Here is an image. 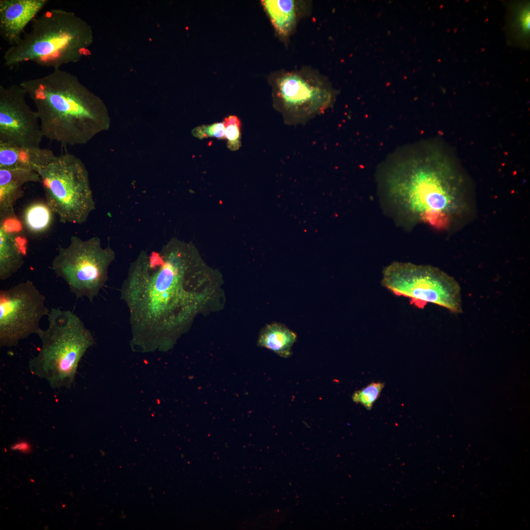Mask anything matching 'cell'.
Here are the masks:
<instances>
[{"label": "cell", "mask_w": 530, "mask_h": 530, "mask_svg": "<svg viewBox=\"0 0 530 530\" xmlns=\"http://www.w3.org/2000/svg\"><path fill=\"white\" fill-rule=\"evenodd\" d=\"M92 41L90 28L74 12L49 9L32 21L30 30L17 45L6 50L4 63L13 67L32 62L53 70L60 69L89 54L88 47Z\"/></svg>", "instance_id": "4"}, {"label": "cell", "mask_w": 530, "mask_h": 530, "mask_svg": "<svg viewBox=\"0 0 530 530\" xmlns=\"http://www.w3.org/2000/svg\"><path fill=\"white\" fill-rule=\"evenodd\" d=\"M386 194L411 224L438 229L460 223L474 209L468 181L444 153L427 149L396 165L387 176Z\"/></svg>", "instance_id": "2"}, {"label": "cell", "mask_w": 530, "mask_h": 530, "mask_svg": "<svg viewBox=\"0 0 530 530\" xmlns=\"http://www.w3.org/2000/svg\"><path fill=\"white\" fill-rule=\"evenodd\" d=\"M193 135L201 139L212 137L218 139H225L224 125L222 122H217L210 125H203L192 131Z\"/></svg>", "instance_id": "21"}, {"label": "cell", "mask_w": 530, "mask_h": 530, "mask_svg": "<svg viewBox=\"0 0 530 530\" xmlns=\"http://www.w3.org/2000/svg\"><path fill=\"white\" fill-rule=\"evenodd\" d=\"M224 134L227 139V147L232 151L238 149L240 146L241 123L238 117L231 115L224 118Z\"/></svg>", "instance_id": "20"}, {"label": "cell", "mask_w": 530, "mask_h": 530, "mask_svg": "<svg viewBox=\"0 0 530 530\" xmlns=\"http://www.w3.org/2000/svg\"><path fill=\"white\" fill-rule=\"evenodd\" d=\"M45 297L30 280L0 291V346L11 347L40 329L50 311Z\"/></svg>", "instance_id": "10"}, {"label": "cell", "mask_w": 530, "mask_h": 530, "mask_svg": "<svg viewBox=\"0 0 530 530\" xmlns=\"http://www.w3.org/2000/svg\"><path fill=\"white\" fill-rule=\"evenodd\" d=\"M198 263L191 244L173 239L131 264L120 295L137 344L164 347L190 322L197 308Z\"/></svg>", "instance_id": "1"}, {"label": "cell", "mask_w": 530, "mask_h": 530, "mask_svg": "<svg viewBox=\"0 0 530 530\" xmlns=\"http://www.w3.org/2000/svg\"><path fill=\"white\" fill-rule=\"evenodd\" d=\"M48 320V327L40 328L36 334L41 346L29 361L28 369L52 388L68 389L75 382L81 358L94 340L81 319L70 310L52 308Z\"/></svg>", "instance_id": "5"}, {"label": "cell", "mask_w": 530, "mask_h": 530, "mask_svg": "<svg viewBox=\"0 0 530 530\" xmlns=\"http://www.w3.org/2000/svg\"><path fill=\"white\" fill-rule=\"evenodd\" d=\"M13 450H18L22 452H27L29 451L30 448L29 445L26 442L21 441L17 443L11 447Z\"/></svg>", "instance_id": "22"}, {"label": "cell", "mask_w": 530, "mask_h": 530, "mask_svg": "<svg viewBox=\"0 0 530 530\" xmlns=\"http://www.w3.org/2000/svg\"><path fill=\"white\" fill-rule=\"evenodd\" d=\"M263 5L277 34L288 45L299 21L310 14L311 2L296 0H265Z\"/></svg>", "instance_id": "14"}, {"label": "cell", "mask_w": 530, "mask_h": 530, "mask_svg": "<svg viewBox=\"0 0 530 530\" xmlns=\"http://www.w3.org/2000/svg\"><path fill=\"white\" fill-rule=\"evenodd\" d=\"M47 0H0V35L9 45H17L28 24L48 2Z\"/></svg>", "instance_id": "12"}, {"label": "cell", "mask_w": 530, "mask_h": 530, "mask_svg": "<svg viewBox=\"0 0 530 530\" xmlns=\"http://www.w3.org/2000/svg\"><path fill=\"white\" fill-rule=\"evenodd\" d=\"M19 84L0 85V142L40 147L44 137L39 116Z\"/></svg>", "instance_id": "11"}, {"label": "cell", "mask_w": 530, "mask_h": 530, "mask_svg": "<svg viewBox=\"0 0 530 530\" xmlns=\"http://www.w3.org/2000/svg\"><path fill=\"white\" fill-rule=\"evenodd\" d=\"M115 259L109 246L103 248L97 237L82 240L72 236L68 246H60L52 268L78 298L91 302L108 280V268Z\"/></svg>", "instance_id": "9"}, {"label": "cell", "mask_w": 530, "mask_h": 530, "mask_svg": "<svg viewBox=\"0 0 530 530\" xmlns=\"http://www.w3.org/2000/svg\"><path fill=\"white\" fill-rule=\"evenodd\" d=\"M296 340L294 332L283 324L274 323L267 325L262 330L258 343L259 346L288 358L292 354V347Z\"/></svg>", "instance_id": "17"}, {"label": "cell", "mask_w": 530, "mask_h": 530, "mask_svg": "<svg viewBox=\"0 0 530 530\" xmlns=\"http://www.w3.org/2000/svg\"><path fill=\"white\" fill-rule=\"evenodd\" d=\"M20 84L34 104L44 137L52 141L64 146L85 144L107 127L102 102L69 72L54 69Z\"/></svg>", "instance_id": "3"}, {"label": "cell", "mask_w": 530, "mask_h": 530, "mask_svg": "<svg viewBox=\"0 0 530 530\" xmlns=\"http://www.w3.org/2000/svg\"><path fill=\"white\" fill-rule=\"evenodd\" d=\"M384 387V383L372 382L364 388L356 391L352 398L354 402L360 403L367 409L371 410L374 402L379 398Z\"/></svg>", "instance_id": "19"}, {"label": "cell", "mask_w": 530, "mask_h": 530, "mask_svg": "<svg viewBox=\"0 0 530 530\" xmlns=\"http://www.w3.org/2000/svg\"><path fill=\"white\" fill-rule=\"evenodd\" d=\"M21 224L15 214L0 219V279L9 278L24 264L26 240H18Z\"/></svg>", "instance_id": "13"}, {"label": "cell", "mask_w": 530, "mask_h": 530, "mask_svg": "<svg viewBox=\"0 0 530 530\" xmlns=\"http://www.w3.org/2000/svg\"><path fill=\"white\" fill-rule=\"evenodd\" d=\"M337 95L328 78L310 66L282 70L274 79L276 106L287 125L305 124L325 112Z\"/></svg>", "instance_id": "8"}, {"label": "cell", "mask_w": 530, "mask_h": 530, "mask_svg": "<svg viewBox=\"0 0 530 530\" xmlns=\"http://www.w3.org/2000/svg\"><path fill=\"white\" fill-rule=\"evenodd\" d=\"M381 284L393 294L407 298L418 308L432 303L453 313L462 312L459 284L438 267L394 262L383 270Z\"/></svg>", "instance_id": "7"}, {"label": "cell", "mask_w": 530, "mask_h": 530, "mask_svg": "<svg viewBox=\"0 0 530 530\" xmlns=\"http://www.w3.org/2000/svg\"><path fill=\"white\" fill-rule=\"evenodd\" d=\"M52 213L46 203L37 202L31 204L24 212V220L26 226L33 233L45 232L51 224Z\"/></svg>", "instance_id": "18"}, {"label": "cell", "mask_w": 530, "mask_h": 530, "mask_svg": "<svg viewBox=\"0 0 530 530\" xmlns=\"http://www.w3.org/2000/svg\"><path fill=\"white\" fill-rule=\"evenodd\" d=\"M40 182L39 174L35 171L18 169H0V217L14 214V206L23 194L27 183Z\"/></svg>", "instance_id": "16"}, {"label": "cell", "mask_w": 530, "mask_h": 530, "mask_svg": "<svg viewBox=\"0 0 530 530\" xmlns=\"http://www.w3.org/2000/svg\"><path fill=\"white\" fill-rule=\"evenodd\" d=\"M38 174L46 203L60 221L84 223L95 205L88 172L81 159L69 153L56 156Z\"/></svg>", "instance_id": "6"}, {"label": "cell", "mask_w": 530, "mask_h": 530, "mask_svg": "<svg viewBox=\"0 0 530 530\" xmlns=\"http://www.w3.org/2000/svg\"><path fill=\"white\" fill-rule=\"evenodd\" d=\"M53 152L40 147L0 142V169L39 171L55 157Z\"/></svg>", "instance_id": "15"}]
</instances>
